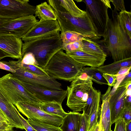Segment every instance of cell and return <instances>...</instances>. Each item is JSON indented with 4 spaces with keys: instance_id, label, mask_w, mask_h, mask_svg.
Instances as JSON below:
<instances>
[{
    "instance_id": "83f0119b",
    "label": "cell",
    "mask_w": 131,
    "mask_h": 131,
    "mask_svg": "<svg viewBox=\"0 0 131 131\" xmlns=\"http://www.w3.org/2000/svg\"><path fill=\"white\" fill-rule=\"evenodd\" d=\"M60 37L62 43L65 44L81 41L83 38H86L81 34L70 31L61 32Z\"/></svg>"
},
{
    "instance_id": "6da1fadb",
    "label": "cell",
    "mask_w": 131,
    "mask_h": 131,
    "mask_svg": "<svg viewBox=\"0 0 131 131\" xmlns=\"http://www.w3.org/2000/svg\"><path fill=\"white\" fill-rule=\"evenodd\" d=\"M118 12L112 11L108 29L102 42L114 61L131 58V40L121 28L117 18Z\"/></svg>"
},
{
    "instance_id": "8fae6325",
    "label": "cell",
    "mask_w": 131,
    "mask_h": 131,
    "mask_svg": "<svg viewBox=\"0 0 131 131\" xmlns=\"http://www.w3.org/2000/svg\"><path fill=\"white\" fill-rule=\"evenodd\" d=\"M28 0H0V19H12L34 15L36 6L30 4Z\"/></svg>"
},
{
    "instance_id": "30bf717a",
    "label": "cell",
    "mask_w": 131,
    "mask_h": 131,
    "mask_svg": "<svg viewBox=\"0 0 131 131\" xmlns=\"http://www.w3.org/2000/svg\"><path fill=\"white\" fill-rule=\"evenodd\" d=\"M38 21L34 15L9 19L0 25V35H13L21 39Z\"/></svg>"
},
{
    "instance_id": "4fadbf2b",
    "label": "cell",
    "mask_w": 131,
    "mask_h": 131,
    "mask_svg": "<svg viewBox=\"0 0 131 131\" xmlns=\"http://www.w3.org/2000/svg\"><path fill=\"white\" fill-rule=\"evenodd\" d=\"M129 85L117 88L114 93L111 95L109 103L112 125L122 118L125 107L127 90Z\"/></svg>"
},
{
    "instance_id": "2e32d148",
    "label": "cell",
    "mask_w": 131,
    "mask_h": 131,
    "mask_svg": "<svg viewBox=\"0 0 131 131\" xmlns=\"http://www.w3.org/2000/svg\"><path fill=\"white\" fill-rule=\"evenodd\" d=\"M23 43L21 39L14 36L0 35V49L8 53L10 58H21Z\"/></svg>"
},
{
    "instance_id": "ac0fdd59",
    "label": "cell",
    "mask_w": 131,
    "mask_h": 131,
    "mask_svg": "<svg viewBox=\"0 0 131 131\" xmlns=\"http://www.w3.org/2000/svg\"><path fill=\"white\" fill-rule=\"evenodd\" d=\"M111 87L109 86L106 92L101 96L102 104L100 114L99 121L104 131H112L109 101L111 96Z\"/></svg>"
},
{
    "instance_id": "52a82bcc",
    "label": "cell",
    "mask_w": 131,
    "mask_h": 131,
    "mask_svg": "<svg viewBox=\"0 0 131 131\" xmlns=\"http://www.w3.org/2000/svg\"><path fill=\"white\" fill-rule=\"evenodd\" d=\"M0 89L15 105L18 102L42 103L25 88L17 78L10 73L0 78Z\"/></svg>"
},
{
    "instance_id": "5bb4252c",
    "label": "cell",
    "mask_w": 131,
    "mask_h": 131,
    "mask_svg": "<svg viewBox=\"0 0 131 131\" xmlns=\"http://www.w3.org/2000/svg\"><path fill=\"white\" fill-rule=\"evenodd\" d=\"M58 31H60L61 29L57 20L41 19L35 24L21 40L24 42L28 41Z\"/></svg>"
},
{
    "instance_id": "4316f807",
    "label": "cell",
    "mask_w": 131,
    "mask_h": 131,
    "mask_svg": "<svg viewBox=\"0 0 131 131\" xmlns=\"http://www.w3.org/2000/svg\"><path fill=\"white\" fill-rule=\"evenodd\" d=\"M81 73H85L92 81L96 83L101 85H107V82L103 76V73L98 70L97 68L83 67Z\"/></svg>"
},
{
    "instance_id": "e0dca14e",
    "label": "cell",
    "mask_w": 131,
    "mask_h": 131,
    "mask_svg": "<svg viewBox=\"0 0 131 131\" xmlns=\"http://www.w3.org/2000/svg\"><path fill=\"white\" fill-rule=\"evenodd\" d=\"M47 1L54 10L68 13L75 17H82L86 14L85 11L79 8L73 0H49Z\"/></svg>"
},
{
    "instance_id": "7402d4cb",
    "label": "cell",
    "mask_w": 131,
    "mask_h": 131,
    "mask_svg": "<svg viewBox=\"0 0 131 131\" xmlns=\"http://www.w3.org/2000/svg\"><path fill=\"white\" fill-rule=\"evenodd\" d=\"M81 41L83 51L99 58H106V53L98 43L87 38H83Z\"/></svg>"
},
{
    "instance_id": "b9f144b4",
    "label": "cell",
    "mask_w": 131,
    "mask_h": 131,
    "mask_svg": "<svg viewBox=\"0 0 131 131\" xmlns=\"http://www.w3.org/2000/svg\"><path fill=\"white\" fill-rule=\"evenodd\" d=\"M0 69L10 72L12 73L15 72L14 70L7 64L5 61H0Z\"/></svg>"
},
{
    "instance_id": "f1b7e54d",
    "label": "cell",
    "mask_w": 131,
    "mask_h": 131,
    "mask_svg": "<svg viewBox=\"0 0 131 131\" xmlns=\"http://www.w3.org/2000/svg\"><path fill=\"white\" fill-rule=\"evenodd\" d=\"M28 122L37 131H62L59 127L44 123L26 119Z\"/></svg>"
},
{
    "instance_id": "1f68e13d",
    "label": "cell",
    "mask_w": 131,
    "mask_h": 131,
    "mask_svg": "<svg viewBox=\"0 0 131 131\" xmlns=\"http://www.w3.org/2000/svg\"><path fill=\"white\" fill-rule=\"evenodd\" d=\"M22 63L26 64H33L38 66L34 55L28 52L22 54L21 58L18 59Z\"/></svg>"
},
{
    "instance_id": "836d02e7",
    "label": "cell",
    "mask_w": 131,
    "mask_h": 131,
    "mask_svg": "<svg viewBox=\"0 0 131 131\" xmlns=\"http://www.w3.org/2000/svg\"><path fill=\"white\" fill-rule=\"evenodd\" d=\"M114 6V9L112 11L120 12L126 10L124 5V1L123 0H110Z\"/></svg>"
},
{
    "instance_id": "f35d334b",
    "label": "cell",
    "mask_w": 131,
    "mask_h": 131,
    "mask_svg": "<svg viewBox=\"0 0 131 131\" xmlns=\"http://www.w3.org/2000/svg\"><path fill=\"white\" fill-rule=\"evenodd\" d=\"M131 70V67L121 68L118 73L115 74L117 77V80H120V78L122 77H124Z\"/></svg>"
},
{
    "instance_id": "ba28073f",
    "label": "cell",
    "mask_w": 131,
    "mask_h": 131,
    "mask_svg": "<svg viewBox=\"0 0 131 131\" xmlns=\"http://www.w3.org/2000/svg\"><path fill=\"white\" fill-rule=\"evenodd\" d=\"M7 64L14 70L15 72L12 74L20 81L51 90H63L61 87V84L56 80L33 73L19 66L17 61H9Z\"/></svg>"
},
{
    "instance_id": "681fc988",
    "label": "cell",
    "mask_w": 131,
    "mask_h": 131,
    "mask_svg": "<svg viewBox=\"0 0 131 131\" xmlns=\"http://www.w3.org/2000/svg\"><path fill=\"white\" fill-rule=\"evenodd\" d=\"M9 19H0V25L3 23L7 21Z\"/></svg>"
},
{
    "instance_id": "9c48e42d",
    "label": "cell",
    "mask_w": 131,
    "mask_h": 131,
    "mask_svg": "<svg viewBox=\"0 0 131 131\" xmlns=\"http://www.w3.org/2000/svg\"><path fill=\"white\" fill-rule=\"evenodd\" d=\"M40 103L18 102L15 106L19 112L26 116L28 119L35 122L59 127L62 123L63 118L59 116L49 114L45 112L40 108Z\"/></svg>"
},
{
    "instance_id": "ab89813d",
    "label": "cell",
    "mask_w": 131,
    "mask_h": 131,
    "mask_svg": "<svg viewBox=\"0 0 131 131\" xmlns=\"http://www.w3.org/2000/svg\"><path fill=\"white\" fill-rule=\"evenodd\" d=\"M131 107H125L122 118H123L126 123L131 121Z\"/></svg>"
},
{
    "instance_id": "e575fe53",
    "label": "cell",
    "mask_w": 131,
    "mask_h": 131,
    "mask_svg": "<svg viewBox=\"0 0 131 131\" xmlns=\"http://www.w3.org/2000/svg\"><path fill=\"white\" fill-rule=\"evenodd\" d=\"M103 76L109 86L112 87L115 85L117 80L116 74L103 73Z\"/></svg>"
},
{
    "instance_id": "5b68a950",
    "label": "cell",
    "mask_w": 131,
    "mask_h": 131,
    "mask_svg": "<svg viewBox=\"0 0 131 131\" xmlns=\"http://www.w3.org/2000/svg\"><path fill=\"white\" fill-rule=\"evenodd\" d=\"M93 83L85 73H81L68 86L66 105L73 112L83 111Z\"/></svg>"
},
{
    "instance_id": "f6af8a7d",
    "label": "cell",
    "mask_w": 131,
    "mask_h": 131,
    "mask_svg": "<svg viewBox=\"0 0 131 131\" xmlns=\"http://www.w3.org/2000/svg\"><path fill=\"white\" fill-rule=\"evenodd\" d=\"M0 120L7 122L9 125L8 120L0 108ZM11 127V126H10Z\"/></svg>"
},
{
    "instance_id": "d6a6232c",
    "label": "cell",
    "mask_w": 131,
    "mask_h": 131,
    "mask_svg": "<svg viewBox=\"0 0 131 131\" xmlns=\"http://www.w3.org/2000/svg\"><path fill=\"white\" fill-rule=\"evenodd\" d=\"M100 111H95L89 117L88 123L87 131H89L93 125L98 122Z\"/></svg>"
},
{
    "instance_id": "f546056e",
    "label": "cell",
    "mask_w": 131,
    "mask_h": 131,
    "mask_svg": "<svg viewBox=\"0 0 131 131\" xmlns=\"http://www.w3.org/2000/svg\"><path fill=\"white\" fill-rule=\"evenodd\" d=\"M17 62L19 66L33 73L40 75L49 77L43 68L38 66L23 64L21 63L18 59Z\"/></svg>"
},
{
    "instance_id": "8d00e7d4",
    "label": "cell",
    "mask_w": 131,
    "mask_h": 131,
    "mask_svg": "<svg viewBox=\"0 0 131 131\" xmlns=\"http://www.w3.org/2000/svg\"><path fill=\"white\" fill-rule=\"evenodd\" d=\"M89 117L83 113L82 114L79 131H87Z\"/></svg>"
},
{
    "instance_id": "7bdbcfd3",
    "label": "cell",
    "mask_w": 131,
    "mask_h": 131,
    "mask_svg": "<svg viewBox=\"0 0 131 131\" xmlns=\"http://www.w3.org/2000/svg\"><path fill=\"white\" fill-rule=\"evenodd\" d=\"M11 127L7 122L0 120V131Z\"/></svg>"
},
{
    "instance_id": "7c38bea8",
    "label": "cell",
    "mask_w": 131,
    "mask_h": 131,
    "mask_svg": "<svg viewBox=\"0 0 131 131\" xmlns=\"http://www.w3.org/2000/svg\"><path fill=\"white\" fill-rule=\"evenodd\" d=\"M20 81L25 88L42 103L55 101L61 104L67 95V90H51Z\"/></svg>"
},
{
    "instance_id": "ffe728a7",
    "label": "cell",
    "mask_w": 131,
    "mask_h": 131,
    "mask_svg": "<svg viewBox=\"0 0 131 131\" xmlns=\"http://www.w3.org/2000/svg\"><path fill=\"white\" fill-rule=\"evenodd\" d=\"M101 92L92 86L89 92L88 99L82 111L83 113L89 117L95 111H100Z\"/></svg>"
},
{
    "instance_id": "7dc6e473",
    "label": "cell",
    "mask_w": 131,
    "mask_h": 131,
    "mask_svg": "<svg viewBox=\"0 0 131 131\" xmlns=\"http://www.w3.org/2000/svg\"><path fill=\"white\" fill-rule=\"evenodd\" d=\"M126 131H131V121L126 124Z\"/></svg>"
},
{
    "instance_id": "277c9868",
    "label": "cell",
    "mask_w": 131,
    "mask_h": 131,
    "mask_svg": "<svg viewBox=\"0 0 131 131\" xmlns=\"http://www.w3.org/2000/svg\"><path fill=\"white\" fill-rule=\"evenodd\" d=\"M54 10L61 32L67 31L75 32L93 41L101 38V37L99 36L86 13L82 17H77L68 13Z\"/></svg>"
},
{
    "instance_id": "d6986e66",
    "label": "cell",
    "mask_w": 131,
    "mask_h": 131,
    "mask_svg": "<svg viewBox=\"0 0 131 131\" xmlns=\"http://www.w3.org/2000/svg\"><path fill=\"white\" fill-rule=\"evenodd\" d=\"M66 53L83 67L88 66L98 68L103 65L106 60V58H99L81 51Z\"/></svg>"
},
{
    "instance_id": "bcb514c9",
    "label": "cell",
    "mask_w": 131,
    "mask_h": 131,
    "mask_svg": "<svg viewBox=\"0 0 131 131\" xmlns=\"http://www.w3.org/2000/svg\"><path fill=\"white\" fill-rule=\"evenodd\" d=\"M7 57H10V56L8 53L0 49V60Z\"/></svg>"
},
{
    "instance_id": "44dd1931",
    "label": "cell",
    "mask_w": 131,
    "mask_h": 131,
    "mask_svg": "<svg viewBox=\"0 0 131 131\" xmlns=\"http://www.w3.org/2000/svg\"><path fill=\"white\" fill-rule=\"evenodd\" d=\"M82 114L70 112L63 119L59 127L62 131H79Z\"/></svg>"
},
{
    "instance_id": "d590c367",
    "label": "cell",
    "mask_w": 131,
    "mask_h": 131,
    "mask_svg": "<svg viewBox=\"0 0 131 131\" xmlns=\"http://www.w3.org/2000/svg\"><path fill=\"white\" fill-rule=\"evenodd\" d=\"M114 123L115 125L114 131H126V123L123 118H120Z\"/></svg>"
},
{
    "instance_id": "f907efd6",
    "label": "cell",
    "mask_w": 131,
    "mask_h": 131,
    "mask_svg": "<svg viewBox=\"0 0 131 131\" xmlns=\"http://www.w3.org/2000/svg\"><path fill=\"white\" fill-rule=\"evenodd\" d=\"M100 131H104L103 129L102 128L101 126Z\"/></svg>"
},
{
    "instance_id": "d4e9b609",
    "label": "cell",
    "mask_w": 131,
    "mask_h": 131,
    "mask_svg": "<svg viewBox=\"0 0 131 131\" xmlns=\"http://www.w3.org/2000/svg\"><path fill=\"white\" fill-rule=\"evenodd\" d=\"M40 109L45 112L50 114L60 116L63 118L68 113L63 109L61 104L55 101L40 104Z\"/></svg>"
},
{
    "instance_id": "cb8c5ba5",
    "label": "cell",
    "mask_w": 131,
    "mask_h": 131,
    "mask_svg": "<svg viewBox=\"0 0 131 131\" xmlns=\"http://www.w3.org/2000/svg\"><path fill=\"white\" fill-rule=\"evenodd\" d=\"M129 67H131V58L114 61L108 65H102L97 69L102 73L115 74L121 68Z\"/></svg>"
},
{
    "instance_id": "74e56055",
    "label": "cell",
    "mask_w": 131,
    "mask_h": 131,
    "mask_svg": "<svg viewBox=\"0 0 131 131\" xmlns=\"http://www.w3.org/2000/svg\"><path fill=\"white\" fill-rule=\"evenodd\" d=\"M131 84V70L123 78L117 88L125 86Z\"/></svg>"
},
{
    "instance_id": "7a4b0ae2",
    "label": "cell",
    "mask_w": 131,
    "mask_h": 131,
    "mask_svg": "<svg viewBox=\"0 0 131 131\" xmlns=\"http://www.w3.org/2000/svg\"><path fill=\"white\" fill-rule=\"evenodd\" d=\"M59 31L25 42L22 54L30 52L34 55L38 66L43 68L52 57L62 49V42Z\"/></svg>"
},
{
    "instance_id": "4dcf8cb0",
    "label": "cell",
    "mask_w": 131,
    "mask_h": 131,
    "mask_svg": "<svg viewBox=\"0 0 131 131\" xmlns=\"http://www.w3.org/2000/svg\"><path fill=\"white\" fill-rule=\"evenodd\" d=\"M62 49L65 50L66 52H72L77 51H82L81 40L68 44L63 43Z\"/></svg>"
},
{
    "instance_id": "484cf974",
    "label": "cell",
    "mask_w": 131,
    "mask_h": 131,
    "mask_svg": "<svg viewBox=\"0 0 131 131\" xmlns=\"http://www.w3.org/2000/svg\"><path fill=\"white\" fill-rule=\"evenodd\" d=\"M117 18L124 32L131 39V13L126 10L118 13Z\"/></svg>"
},
{
    "instance_id": "8992f818",
    "label": "cell",
    "mask_w": 131,
    "mask_h": 131,
    "mask_svg": "<svg viewBox=\"0 0 131 131\" xmlns=\"http://www.w3.org/2000/svg\"><path fill=\"white\" fill-rule=\"evenodd\" d=\"M85 12L99 36L104 37L107 32L109 18L108 10L111 9L110 0H83Z\"/></svg>"
},
{
    "instance_id": "603a6c76",
    "label": "cell",
    "mask_w": 131,
    "mask_h": 131,
    "mask_svg": "<svg viewBox=\"0 0 131 131\" xmlns=\"http://www.w3.org/2000/svg\"><path fill=\"white\" fill-rule=\"evenodd\" d=\"M35 16L41 20H56L57 17L53 9L45 2L36 6Z\"/></svg>"
},
{
    "instance_id": "c3c4849f",
    "label": "cell",
    "mask_w": 131,
    "mask_h": 131,
    "mask_svg": "<svg viewBox=\"0 0 131 131\" xmlns=\"http://www.w3.org/2000/svg\"><path fill=\"white\" fill-rule=\"evenodd\" d=\"M1 131H16L13 128V127H10Z\"/></svg>"
},
{
    "instance_id": "3957f363",
    "label": "cell",
    "mask_w": 131,
    "mask_h": 131,
    "mask_svg": "<svg viewBox=\"0 0 131 131\" xmlns=\"http://www.w3.org/2000/svg\"><path fill=\"white\" fill-rule=\"evenodd\" d=\"M83 67L61 49L52 57L43 69L51 78L72 82L80 74Z\"/></svg>"
},
{
    "instance_id": "ee69618b",
    "label": "cell",
    "mask_w": 131,
    "mask_h": 131,
    "mask_svg": "<svg viewBox=\"0 0 131 131\" xmlns=\"http://www.w3.org/2000/svg\"><path fill=\"white\" fill-rule=\"evenodd\" d=\"M101 124L99 121L94 124L88 131H100Z\"/></svg>"
},
{
    "instance_id": "9a60e30c",
    "label": "cell",
    "mask_w": 131,
    "mask_h": 131,
    "mask_svg": "<svg viewBox=\"0 0 131 131\" xmlns=\"http://www.w3.org/2000/svg\"><path fill=\"white\" fill-rule=\"evenodd\" d=\"M0 108L8 120L11 127L24 129L19 117L20 113L0 89Z\"/></svg>"
},
{
    "instance_id": "60d3db41",
    "label": "cell",
    "mask_w": 131,
    "mask_h": 131,
    "mask_svg": "<svg viewBox=\"0 0 131 131\" xmlns=\"http://www.w3.org/2000/svg\"><path fill=\"white\" fill-rule=\"evenodd\" d=\"M19 117L26 131H37L35 130L27 122L21 115L19 114Z\"/></svg>"
}]
</instances>
